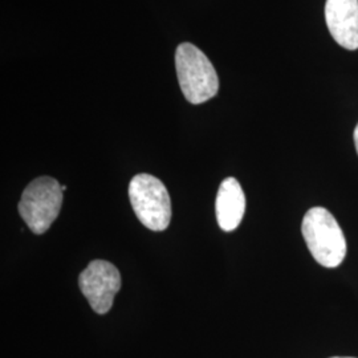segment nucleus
<instances>
[{"label": "nucleus", "mask_w": 358, "mask_h": 358, "mask_svg": "<svg viewBox=\"0 0 358 358\" xmlns=\"http://www.w3.org/2000/svg\"><path fill=\"white\" fill-rule=\"evenodd\" d=\"M301 232L309 252L325 268H336L345 259L346 239L336 217L324 208L308 210L303 219Z\"/></svg>", "instance_id": "f257e3e1"}, {"label": "nucleus", "mask_w": 358, "mask_h": 358, "mask_svg": "<svg viewBox=\"0 0 358 358\" xmlns=\"http://www.w3.org/2000/svg\"><path fill=\"white\" fill-rule=\"evenodd\" d=\"M176 69L179 87L189 103H206L217 96V71L203 52L192 43L179 44L176 51Z\"/></svg>", "instance_id": "f03ea898"}, {"label": "nucleus", "mask_w": 358, "mask_h": 358, "mask_svg": "<svg viewBox=\"0 0 358 358\" xmlns=\"http://www.w3.org/2000/svg\"><path fill=\"white\" fill-rule=\"evenodd\" d=\"M62 203L63 190L59 182L51 177H40L27 186L17 210L28 229L41 235L59 217Z\"/></svg>", "instance_id": "7ed1b4c3"}, {"label": "nucleus", "mask_w": 358, "mask_h": 358, "mask_svg": "<svg viewBox=\"0 0 358 358\" xmlns=\"http://www.w3.org/2000/svg\"><path fill=\"white\" fill-rule=\"evenodd\" d=\"M130 203L142 224L165 231L171 220V202L165 185L150 174H138L129 185Z\"/></svg>", "instance_id": "20e7f679"}, {"label": "nucleus", "mask_w": 358, "mask_h": 358, "mask_svg": "<svg viewBox=\"0 0 358 358\" xmlns=\"http://www.w3.org/2000/svg\"><path fill=\"white\" fill-rule=\"evenodd\" d=\"M78 285L90 307L103 315L113 306L121 288V275L115 266L105 260H93L78 276Z\"/></svg>", "instance_id": "39448f33"}, {"label": "nucleus", "mask_w": 358, "mask_h": 358, "mask_svg": "<svg viewBox=\"0 0 358 358\" xmlns=\"http://www.w3.org/2000/svg\"><path fill=\"white\" fill-rule=\"evenodd\" d=\"M325 20L332 38L346 50H358V0H327Z\"/></svg>", "instance_id": "423d86ee"}, {"label": "nucleus", "mask_w": 358, "mask_h": 358, "mask_svg": "<svg viewBox=\"0 0 358 358\" xmlns=\"http://www.w3.org/2000/svg\"><path fill=\"white\" fill-rule=\"evenodd\" d=\"M217 219L219 227L230 232L241 224L245 211V196L241 183L235 178H226L217 190Z\"/></svg>", "instance_id": "0eeeda50"}, {"label": "nucleus", "mask_w": 358, "mask_h": 358, "mask_svg": "<svg viewBox=\"0 0 358 358\" xmlns=\"http://www.w3.org/2000/svg\"><path fill=\"white\" fill-rule=\"evenodd\" d=\"M355 145H356V150L358 153V124L356 129H355Z\"/></svg>", "instance_id": "6e6552de"}, {"label": "nucleus", "mask_w": 358, "mask_h": 358, "mask_svg": "<svg viewBox=\"0 0 358 358\" xmlns=\"http://www.w3.org/2000/svg\"><path fill=\"white\" fill-rule=\"evenodd\" d=\"M62 190H63V192H65V190H66V186H64V185H63V186H62Z\"/></svg>", "instance_id": "1a4fd4ad"}, {"label": "nucleus", "mask_w": 358, "mask_h": 358, "mask_svg": "<svg viewBox=\"0 0 358 358\" xmlns=\"http://www.w3.org/2000/svg\"><path fill=\"white\" fill-rule=\"evenodd\" d=\"M332 358H355V357H332Z\"/></svg>", "instance_id": "9d476101"}]
</instances>
